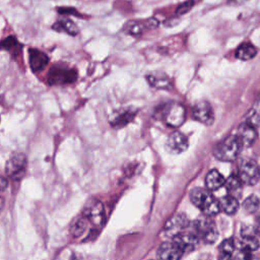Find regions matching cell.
Returning a JSON list of instances; mask_svg holds the SVG:
<instances>
[{
	"label": "cell",
	"mask_w": 260,
	"mask_h": 260,
	"mask_svg": "<svg viewBox=\"0 0 260 260\" xmlns=\"http://www.w3.org/2000/svg\"><path fill=\"white\" fill-rule=\"evenodd\" d=\"M195 235L207 244H212L217 239V230L214 221L207 215L199 216L194 222Z\"/></svg>",
	"instance_id": "3957f363"
},
{
	"label": "cell",
	"mask_w": 260,
	"mask_h": 260,
	"mask_svg": "<svg viewBox=\"0 0 260 260\" xmlns=\"http://www.w3.org/2000/svg\"><path fill=\"white\" fill-rule=\"evenodd\" d=\"M241 248L255 251L259 247V242L255 229H252L251 226H244L241 231Z\"/></svg>",
	"instance_id": "9a60e30c"
},
{
	"label": "cell",
	"mask_w": 260,
	"mask_h": 260,
	"mask_svg": "<svg viewBox=\"0 0 260 260\" xmlns=\"http://www.w3.org/2000/svg\"><path fill=\"white\" fill-rule=\"evenodd\" d=\"M225 179L217 170H211L205 178V185L207 190L215 191L224 185Z\"/></svg>",
	"instance_id": "d6986e66"
},
{
	"label": "cell",
	"mask_w": 260,
	"mask_h": 260,
	"mask_svg": "<svg viewBox=\"0 0 260 260\" xmlns=\"http://www.w3.org/2000/svg\"><path fill=\"white\" fill-rule=\"evenodd\" d=\"M239 179L247 185H254L260 179V169L256 161L250 158L242 159L239 164Z\"/></svg>",
	"instance_id": "5b68a950"
},
{
	"label": "cell",
	"mask_w": 260,
	"mask_h": 260,
	"mask_svg": "<svg viewBox=\"0 0 260 260\" xmlns=\"http://www.w3.org/2000/svg\"><path fill=\"white\" fill-rule=\"evenodd\" d=\"M188 224H189V221L185 214H182V213L175 214L166 223L165 233L167 236L174 239L176 236L184 232L185 229L188 226Z\"/></svg>",
	"instance_id": "30bf717a"
},
{
	"label": "cell",
	"mask_w": 260,
	"mask_h": 260,
	"mask_svg": "<svg viewBox=\"0 0 260 260\" xmlns=\"http://www.w3.org/2000/svg\"><path fill=\"white\" fill-rule=\"evenodd\" d=\"M146 79L152 87H155L158 89H168L172 86V82L169 76L161 72L150 73L146 76Z\"/></svg>",
	"instance_id": "ac0fdd59"
},
{
	"label": "cell",
	"mask_w": 260,
	"mask_h": 260,
	"mask_svg": "<svg viewBox=\"0 0 260 260\" xmlns=\"http://www.w3.org/2000/svg\"><path fill=\"white\" fill-rule=\"evenodd\" d=\"M260 206V201L255 195H251L243 202V208L248 213H255Z\"/></svg>",
	"instance_id": "4316f807"
},
{
	"label": "cell",
	"mask_w": 260,
	"mask_h": 260,
	"mask_svg": "<svg viewBox=\"0 0 260 260\" xmlns=\"http://www.w3.org/2000/svg\"><path fill=\"white\" fill-rule=\"evenodd\" d=\"M136 111L133 109H127L121 112L116 113L112 118L110 119V123L114 128H122L128 125L135 117Z\"/></svg>",
	"instance_id": "e0dca14e"
},
{
	"label": "cell",
	"mask_w": 260,
	"mask_h": 260,
	"mask_svg": "<svg viewBox=\"0 0 260 260\" xmlns=\"http://www.w3.org/2000/svg\"><path fill=\"white\" fill-rule=\"evenodd\" d=\"M82 215L95 226H101L105 220V210L103 203L99 200H90L83 209Z\"/></svg>",
	"instance_id": "ba28073f"
},
{
	"label": "cell",
	"mask_w": 260,
	"mask_h": 260,
	"mask_svg": "<svg viewBox=\"0 0 260 260\" xmlns=\"http://www.w3.org/2000/svg\"><path fill=\"white\" fill-rule=\"evenodd\" d=\"M126 30L128 34L132 36H139L143 32L144 25L142 22H139V21H131L127 24Z\"/></svg>",
	"instance_id": "83f0119b"
},
{
	"label": "cell",
	"mask_w": 260,
	"mask_h": 260,
	"mask_svg": "<svg viewBox=\"0 0 260 260\" xmlns=\"http://www.w3.org/2000/svg\"><path fill=\"white\" fill-rule=\"evenodd\" d=\"M246 1H248V0H228V2L230 4H234V5H241V4L245 3Z\"/></svg>",
	"instance_id": "d6a6232c"
},
{
	"label": "cell",
	"mask_w": 260,
	"mask_h": 260,
	"mask_svg": "<svg viewBox=\"0 0 260 260\" xmlns=\"http://www.w3.org/2000/svg\"><path fill=\"white\" fill-rule=\"evenodd\" d=\"M26 169V157L23 153H13L7 160L5 166L6 175L14 180L20 179Z\"/></svg>",
	"instance_id": "8992f818"
},
{
	"label": "cell",
	"mask_w": 260,
	"mask_h": 260,
	"mask_svg": "<svg viewBox=\"0 0 260 260\" xmlns=\"http://www.w3.org/2000/svg\"><path fill=\"white\" fill-rule=\"evenodd\" d=\"M3 206H4V199L0 197V210L3 208Z\"/></svg>",
	"instance_id": "d590c367"
},
{
	"label": "cell",
	"mask_w": 260,
	"mask_h": 260,
	"mask_svg": "<svg viewBox=\"0 0 260 260\" xmlns=\"http://www.w3.org/2000/svg\"><path fill=\"white\" fill-rule=\"evenodd\" d=\"M257 54L256 48L251 44H242L236 51V57L243 61H248L253 59Z\"/></svg>",
	"instance_id": "d4e9b609"
},
{
	"label": "cell",
	"mask_w": 260,
	"mask_h": 260,
	"mask_svg": "<svg viewBox=\"0 0 260 260\" xmlns=\"http://www.w3.org/2000/svg\"><path fill=\"white\" fill-rule=\"evenodd\" d=\"M77 78V72L71 68L53 67L48 73V82L52 85L72 83Z\"/></svg>",
	"instance_id": "52a82bcc"
},
{
	"label": "cell",
	"mask_w": 260,
	"mask_h": 260,
	"mask_svg": "<svg viewBox=\"0 0 260 260\" xmlns=\"http://www.w3.org/2000/svg\"><path fill=\"white\" fill-rule=\"evenodd\" d=\"M190 199L195 206L203 211L204 215L213 216L220 212L218 201L206 189L194 188L190 192Z\"/></svg>",
	"instance_id": "6da1fadb"
},
{
	"label": "cell",
	"mask_w": 260,
	"mask_h": 260,
	"mask_svg": "<svg viewBox=\"0 0 260 260\" xmlns=\"http://www.w3.org/2000/svg\"><path fill=\"white\" fill-rule=\"evenodd\" d=\"M7 186H8L7 180L4 177L0 176V191H4L7 188Z\"/></svg>",
	"instance_id": "1f68e13d"
},
{
	"label": "cell",
	"mask_w": 260,
	"mask_h": 260,
	"mask_svg": "<svg viewBox=\"0 0 260 260\" xmlns=\"http://www.w3.org/2000/svg\"><path fill=\"white\" fill-rule=\"evenodd\" d=\"M173 241H175L183 249L184 253L192 251L198 245V237L195 235V233L193 234L185 231L176 236Z\"/></svg>",
	"instance_id": "5bb4252c"
},
{
	"label": "cell",
	"mask_w": 260,
	"mask_h": 260,
	"mask_svg": "<svg viewBox=\"0 0 260 260\" xmlns=\"http://www.w3.org/2000/svg\"><path fill=\"white\" fill-rule=\"evenodd\" d=\"M70 260H82V259H81V257H80L79 255H77V254H73V255L71 256Z\"/></svg>",
	"instance_id": "e575fe53"
},
{
	"label": "cell",
	"mask_w": 260,
	"mask_h": 260,
	"mask_svg": "<svg viewBox=\"0 0 260 260\" xmlns=\"http://www.w3.org/2000/svg\"><path fill=\"white\" fill-rule=\"evenodd\" d=\"M224 185H225V188L229 192V195H231V196H234V197L237 198L242 192V182L239 179V177L236 176V175L230 176L225 180Z\"/></svg>",
	"instance_id": "cb8c5ba5"
},
{
	"label": "cell",
	"mask_w": 260,
	"mask_h": 260,
	"mask_svg": "<svg viewBox=\"0 0 260 260\" xmlns=\"http://www.w3.org/2000/svg\"><path fill=\"white\" fill-rule=\"evenodd\" d=\"M255 232L257 234V236H260V216L257 218L256 220V224H255Z\"/></svg>",
	"instance_id": "836d02e7"
},
{
	"label": "cell",
	"mask_w": 260,
	"mask_h": 260,
	"mask_svg": "<svg viewBox=\"0 0 260 260\" xmlns=\"http://www.w3.org/2000/svg\"><path fill=\"white\" fill-rule=\"evenodd\" d=\"M236 243L233 238L226 239L218 247V260H232Z\"/></svg>",
	"instance_id": "ffe728a7"
},
{
	"label": "cell",
	"mask_w": 260,
	"mask_h": 260,
	"mask_svg": "<svg viewBox=\"0 0 260 260\" xmlns=\"http://www.w3.org/2000/svg\"><path fill=\"white\" fill-rule=\"evenodd\" d=\"M183 254V249L175 241L162 243L157 249V258L159 260H180Z\"/></svg>",
	"instance_id": "8fae6325"
},
{
	"label": "cell",
	"mask_w": 260,
	"mask_h": 260,
	"mask_svg": "<svg viewBox=\"0 0 260 260\" xmlns=\"http://www.w3.org/2000/svg\"><path fill=\"white\" fill-rule=\"evenodd\" d=\"M247 124L251 125L254 128H257L260 125V114L257 111H252L247 117Z\"/></svg>",
	"instance_id": "f546056e"
},
{
	"label": "cell",
	"mask_w": 260,
	"mask_h": 260,
	"mask_svg": "<svg viewBox=\"0 0 260 260\" xmlns=\"http://www.w3.org/2000/svg\"><path fill=\"white\" fill-rule=\"evenodd\" d=\"M28 63L32 71L38 72L47 67L49 63V57L46 53L38 49L28 50Z\"/></svg>",
	"instance_id": "4fadbf2b"
},
{
	"label": "cell",
	"mask_w": 260,
	"mask_h": 260,
	"mask_svg": "<svg viewBox=\"0 0 260 260\" xmlns=\"http://www.w3.org/2000/svg\"><path fill=\"white\" fill-rule=\"evenodd\" d=\"M220 210L224 211L226 214H235L239 208L238 199L234 196L228 195L218 200Z\"/></svg>",
	"instance_id": "603a6c76"
},
{
	"label": "cell",
	"mask_w": 260,
	"mask_h": 260,
	"mask_svg": "<svg viewBox=\"0 0 260 260\" xmlns=\"http://www.w3.org/2000/svg\"><path fill=\"white\" fill-rule=\"evenodd\" d=\"M0 48L8 51L11 54H18L21 49V45L18 43L17 39L13 36H9L0 42Z\"/></svg>",
	"instance_id": "484cf974"
},
{
	"label": "cell",
	"mask_w": 260,
	"mask_h": 260,
	"mask_svg": "<svg viewBox=\"0 0 260 260\" xmlns=\"http://www.w3.org/2000/svg\"><path fill=\"white\" fill-rule=\"evenodd\" d=\"M161 118L167 125L171 127H179L185 122L186 110L182 105L172 103L162 109Z\"/></svg>",
	"instance_id": "277c9868"
},
{
	"label": "cell",
	"mask_w": 260,
	"mask_h": 260,
	"mask_svg": "<svg viewBox=\"0 0 260 260\" xmlns=\"http://www.w3.org/2000/svg\"><path fill=\"white\" fill-rule=\"evenodd\" d=\"M88 223H89L88 220L83 215H81L80 217L74 219V221L70 225V235L74 239L80 238L81 236H83V234L87 230Z\"/></svg>",
	"instance_id": "7402d4cb"
},
{
	"label": "cell",
	"mask_w": 260,
	"mask_h": 260,
	"mask_svg": "<svg viewBox=\"0 0 260 260\" xmlns=\"http://www.w3.org/2000/svg\"><path fill=\"white\" fill-rule=\"evenodd\" d=\"M53 28L57 31L65 32V34L70 35V36H75V35L78 34L77 25L72 20L67 19V18L60 19V20L56 21L53 25Z\"/></svg>",
	"instance_id": "44dd1931"
},
{
	"label": "cell",
	"mask_w": 260,
	"mask_h": 260,
	"mask_svg": "<svg viewBox=\"0 0 260 260\" xmlns=\"http://www.w3.org/2000/svg\"><path fill=\"white\" fill-rule=\"evenodd\" d=\"M166 146L169 152L179 154L184 152L188 148L189 141L184 133L176 131L169 136Z\"/></svg>",
	"instance_id": "7c38bea8"
},
{
	"label": "cell",
	"mask_w": 260,
	"mask_h": 260,
	"mask_svg": "<svg viewBox=\"0 0 260 260\" xmlns=\"http://www.w3.org/2000/svg\"><path fill=\"white\" fill-rule=\"evenodd\" d=\"M242 149V143L237 135H230L221 140L214 148V156L223 161L235 160Z\"/></svg>",
	"instance_id": "7a4b0ae2"
},
{
	"label": "cell",
	"mask_w": 260,
	"mask_h": 260,
	"mask_svg": "<svg viewBox=\"0 0 260 260\" xmlns=\"http://www.w3.org/2000/svg\"><path fill=\"white\" fill-rule=\"evenodd\" d=\"M194 5V1L193 0H188L182 4H180L178 7H177V10H176V13L177 14H185L187 13Z\"/></svg>",
	"instance_id": "4dcf8cb0"
},
{
	"label": "cell",
	"mask_w": 260,
	"mask_h": 260,
	"mask_svg": "<svg viewBox=\"0 0 260 260\" xmlns=\"http://www.w3.org/2000/svg\"><path fill=\"white\" fill-rule=\"evenodd\" d=\"M238 260H258V258L254 255V251L241 248L238 255H237Z\"/></svg>",
	"instance_id": "f1b7e54d"
},
{
	"label": "cell",
	"mask_w": 260,
	"mask_h": 260,
	"mask_svg": "<svg viewBox=\"0 0 260 260\" xmlns=\"http://www.w3.org/2000/svg\"><path fill=\"white\" fill-rule=\"evenodd\" d=\"M192 116L195 120L206 126H210L214 122V112L211 105L206 101L198 102L192 109Z\"/></svg>",
	"instance_id": "9c48e42d"
},
{
	"label": "cell",
	"mask_w": 260,
	"mask_h": 260,
	"mask_svg": "<svg viewBox=\"0 0 260 260\" xmlns=\"http://www.w3.org/2000/svg\"><path fill=\"white\" fill-rule=\"evenodd\" d=\"M197 260H205V259H197Z\"/></svg>",
	"instance_id": "8d00e7d4"
},
{
	"label": "cell",
	"mask_w": 260,
	"mask_h": 260,
	"mask_svg": "<svg viewBox=\"0 0 260 260\" xmlns=\"http://www.w3.org/2000/svg\"><path fill=\"white\" fill-rule=\"evenodd\" d=\"M237 136L241 141L242 146H251L257 137L256 128L245 122L244 124L240 125Z\"/></svg>",
	"instance_id": "2e32d148"
}]
</instances>
